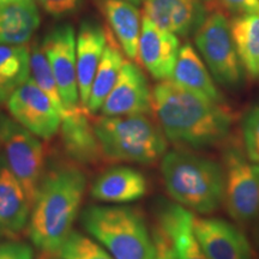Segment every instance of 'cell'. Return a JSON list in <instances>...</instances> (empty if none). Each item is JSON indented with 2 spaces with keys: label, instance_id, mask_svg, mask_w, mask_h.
Masks as SVG:
<instances>
[{
  "label": "cell",
  "instance_id": "1",
  "mask_svg": "<svg viewBox=\"0 0 259 259\" xmlns=\"http://www.w3.org/2000/svg\"><path fill=\"white\" fill-rule=\"evenodd\" d=\"M151 109L170 143L189 149L210 148L228 138L233 115L223 103L160 80L151 92Z\"/></svg>",
  "mask_w": 259,
  "mask_h": 259
},
{
  "label": "cell",
  "instance_id": "2",
  "mask_svg": "<svg viewBox=\"0 0 259 259\" xmlns=\"http://www.w3.org/2000/svg\"><path fill=\"white\" fill-rule=\"evenodd\" d=\"M87 189L85 173L77 166L60 164L45 171L30 208L28 234L32 245L58 254L73 231Z\"/></svg>",
  "mask_w": 259,
  "mask_h": 259
},
{
  "label": "cell",
  "instance_id": "3",
  "mask_svg": "<svg viewBox=\"0 0 259 259\" xmlns=\"http://www.w3.org/2000/svg\"><path fill=\"white\" fill-rule=\"evenodd\" d=\"M164 186L176 203L198 213H211L225 198V174L218 162L189 150L168 151L161 158Z\"/></svg>",
  "mask_w": 259,
  "mask_h": 259
},
{
  "label": "cell",
  "instance_id": "4",
  "mask_svg": "<svg viewBox=\"0 0 259 259\" xmlns=\"http://www.w3.org/2000/svg\"><path fill=\"white\" fill-rule=\"evenodd\" d=\"M103 160L153 164L167 153L168 139L148 114L93 118Z\"/></svg>",
  "mask_w": 259,
  "mask_h": 259
},
{
  "label": "cell",
  "instance_id": "5",
  "mask_svg": "<svg viewBox=\"0 0 259 259\" xmlns=\"http://www.w3.org/2000/svg\"><path fill=\"white\" fill-rule=\"evenodd\" d=\"M80 225L114 259H155L153 235L138 209L126 205H90Z\"/></svg>",
  "mask_w": 259,
  "mask_h": 259
},
{
  "label": "cell",
  "instance_id": "6",
  "mask_svg": "<svg viewBox=\"0 0 259 259\" xmlns=\"http://www.w3.org/2000/svg\"><path fill=\"white\" fill-rule=\"evenodd\" d=\"M227 211L238 222L259 218V164L238 143H228L223 151Z\"/></svg>",
  "mask_w": 259,
  "mask_h": 259
},
{
  "label": "cell",
  "instance_id": "7",
  "mask_svg": "<svg viewBox=\"0 0 259 259\" xmlns=\"http://www.w3.org/2000/svg\"><path fill=\"white\" fill-rule=\"evenodd\" d=\"M194 44L213 79L227 88L242 82V65L233 41L231 24L222 12H212L194 34Z\"/></svg>",
  "mask_w": 259,
  "mask_h": 259
},
{
  "label": "cell",
  "instance_id": "8",
  "mask_svg": "<svg viewBox=\"0 0 259 259\" xmlns=\"http://www.w3.org/2000/svg\"><path fill=\"white\" fill-rule=\"evenodd\" d=\"M0 148L10 170L24 189L31 208L45 174V151L40 138L6 116L3 124Z\"/></svg>",
  "mask_w": 259,
  "mask_h": 259
},
{
  "label": "cell",
  "instance_id": "9",
  "mask_svg": "<svg viewBox=\"0 0 259 259\" xmlns=\"http://www.w3.org/2000/svg\"><path fill=\"white\" fill-rule=\"evenodd\" d=\"M6 102L12 119L37 138L50 141L59 132L60 113L31 77Z\"/></svg>",
  "mask_w": 259,
  "mask_h": 259
},
{
  "label": "cell",
  "instance_id": "10",
  "mask_svg": "<svg viewBox=\"0 0 259 259\" xmlns=\"http://www.w3.org/2000/svg\"><path fill=\"white\" fill-rule=\"evenodd\" d=\"M66 111L82 107L77 80L76 34L70 24L58 25L42 42ZM84 108V107H83Z\"/></svg>",
  "mask_w": 259,
  "mask_h": 259
},
{
  "label": "cell",
  "instance_id": "11",
  "mask_svg": "<svg viewBox=\"0 0 259 259\" xmlns=\"http://www.w3.org/2000/svg\"><path fill=\"white\" fill-rule=\"evenodd\" d=\"M150 112L151 90L147 77L138 65L125 60L100 113L102 116H122Z\"/></svg>",
  "mask_w": 259,
  "mask_h": 259
},
{
  "label": "cell",
  "instance_id": "12",
  "mask_svg": "<svg viewBox=\"0 0 259 259\" xmlns=\"http://www.w3.org/2000/svg\"><path fill=\"white\" fill-rule=\"evenodd\" d=\"M193 229L209 259H253L250 241L233 223L216 218H194Z\"/></svg>",
  "mask_w": 259,
  "mask_h": 259
},
{
  "label": "cell",
  "instance_id": "13",
  "mask_svg": "<svg viewBox=\"0 0 259 259\" xmlns=\"http://www.w3.org/2000/svg\"><path fill=\"white\" fill-rule=\"evenodd\" d=\"M180 45L177 35L158 28L148 17L142 18L138 63L157 80L170 79Z\"/></svg>",
  "mask_w": 259,
  "mask_h": 259
},
{
  "label": "cell",
  "instance_id": "14",
  "mask_svg": "<svg viewBox=\"0 0 259 259\" xmlns=\"http://www.w3.org/2000/svg\"><path fill=\"white\" fill-rule=\"evenodd\" d=\"M143 10L158 28L181 37L196 34L209 16L200 0H144Z\"/></svg>",
  "mask_w": 259,
  "mask_h": 259
},
{
  "label": "cell",
  "instance_id": "15",
  "mask_svg": "<svg viewBox=\"0 0 259 259\" xmlns=\"http://www.w3.org/2000/svg\"><path fill=\"white\" fill-rule=\"evenodd\" d=\"M90 113L83 107L67 111L61 116L60 139L71 160L83 166H95L103 162Z\"/></svg>",
  "mask_w": 259,
  "mask_h": 259
},
{
  "label": "cell",
  "instance_id": "16",
  "mask_svg": "<svg viewBox=\"0 0 259 259\" xmlns=\"http://www.w3.org/2000/svg\"><path fill=\"white\" fill-rule=\"evenodd\" d=\"M194 218L191 210L180 204L167 200L158 203L156 225L169 239L178 259H209L194 234Z\"/></svg>",
  "mask_w": 259,
  "mask_h": 259
},
{
  "label": "cell",
  "instance_id": "17",
  "mask_svg": "<svg viewBox=\"0 0 259 259\" xmlns=\"http://www.w3.org/2000/svg\"><path fill=\"white\" fill-rule=\"evenodd\" d=\"M30 203L19 181L0 155V239H15L25 231Z\"/></svg>",
  "mask_w": 259,
  "mask_h": 259
},
{
  "label": "cell",
  "instance_id": "18",
  "mask_svg": "<svg viewBox=\"0 0 259 259\" xmlns=\"http://www.w3.org/2000/svg\"><path fill=\"white\" fill-rule=\"evenodd\" d=\"M148 192V180L132 167L116 166L103 170L90 187L94 199L107 204L134 203Z\"/></svg>",
  "mask_w": 259,
  "mask_h": 259
},
{
  "label": "cell",
  "instance_id": "19",
  "mask_svg": "<svg viewBox=\"0 0 259 259\" xmlns=\"http://www.w3.org/2000/svg\"><path fill=\"white\" fill-rule=\"evenodd\" d=\"M107 44L106 28L93 21L80 24L76 40L77 80L80 105L87 109L94 77Z\"/></svg>",
  "mask_w": 259,
  "mask_h": 259
},
{
  "label": "cell",
  "instance_id": "20",
  "mask_svg": "<svg viewBox=\"0 0 259 259\" xmlns=\"http://www.w3.org/2000/svg\"><path fill=\"white\" fill-rule=\"evenodd\" d=\"M109 29L130 60L138 61L141 15L136 5L126 0H97Z\"/></svg>",
  "mask_w": 259,
  "mask_h": 259
},
{
  "label": "cell",
  "instance_id": "21",
  "mask_svg": "<svg viewBox=\"0 0 259 259\" xmlns=\"http://www.w3.org/2000/svg\"><path fill=\"white\" fill-rule=\"evenodd\" d=\"M170 79L178 85L198 94L210 101L223 103L222 94L213 82L209 69L190 44L180 47Z\"/></svg>",
  "mask_w": 259,
  "mask_h": 259
},
{
  "label": "cell",
  "instance_id": "22",
  "mask_svg": "<svg viewBox=\"0 0 259 259\" xmlns=\"http://www.w3.org/2000/svg\"><path fill=\"white\" fill-rule=\"evenodd\" d=\"M40 25L34 0L0 4V45H25Z\"/></svg>",
  "mask_w": 259,
  "mask_h": 259
},
{
  "label": "cell",
  "instance_id": "23",
  "mask_svg": "<svg viewBox=\"0 0 259 259\" xmlns=\"http://www.w3.org/2000/svg\"><path fill=\"white\" fill-rule=\"evenodd\" d=\"M106 34L107 44L95 77H94L89 100L87 103V111L92 115L100 112L103 102H105L108 94L114 87L116 79H118L119 72H120L122 64L125 61L124 52H122L120 45L118 44L111 29L106 28Z\"/></svg>",
  "mask_w": 259,
  "mask_h": 259
},
{
  "label": "cell",
  "instance_id": "24",
  "mask_svg": "<svg viewBox=\"0 0 259 259\" xmlns=\"http://www.w3.org/2000/svg\"><path fill=\"white\" fill-rule=\"evenodd\" d=\"M231 31L242 69L259 82V12L235 16Z\"/></svg>",
  "mask_w": 259,
  "mask_h": 259
},
{
  "label": "cell",
  "instance_id": "25",
  "mask_svg": "<svg viewBox=\"0 0 259 259\" xmlns=\"http://www.w3.org/2000/svg\"><path fill=\"white\" fill-rule=\"evenodd\" d=\"M30 78V50L25 45H0V103Z\"/></svg>",
  "mask_w": 259,
  "mask_h": 259
},
{
  "label": "cell",
  "instance_id": "26",
  "mask_svg": "<svg viewBox=\"0 0 259 259\" xmlns=\"http://www.w3.org/2000/svg\"><path fill=\"white\" fill-rule=\"evenodd\" d=\"M30 77L40 87L42 92L50 97L52 103L56 107L57 111L60 113V115L64 116L67 111L65 108L63 100H61L56 78L52 72L44 48L38 44H35L30 50Z\"/></svg>",
  "mask_w": 259,
  "mask_h": 259
},
{
  "label": "cell",
  "instance_id": "27",
  "mask_svg": "<svg viewBox=\"0 0 259 259\" xmlns=\"http://www.w3.org/2000/svg\"><path fill=\"white\" fill-rule=\"evenodd\" d=\"M60 259H114L92 236L72 231L58 251Z\"/></svg>",
  "mask_w": 259,
  "mask_h": 259
},
{
  "label": "cell",
  "instance_id": "28",
  "mask_svg": "<svg viewBox=\"0 0 259 259\" xmlns=\"http://www.w3.org/2000/svg\"><path fill=\"white\" fill-rule=\"evenodd\" d=\"M242 139L245 153L259 164V105L254 106L242 121Z\"/></svg>",
  "mask_w": 259,
  "mask_h": 259
},
{
  "label": "cell",
  "instance_id": "29",
  "mask_svg": "<svg viewBox=\"0 0 259 259\" xmlns=\"http://www.w3.org/2000/svg\"><path fill=\"white\" fill-rule=\"evenodd\" d=\"M0 259H34V251L28 244L6 239L0 241Z\"/></svg>",
  "mask_w": 259,
  "mask_h": 259
},
{
  "label": "cell",
  "instance_id": "30",
  "mask_svg": "<svg viewBox=\"0 0 259 259\" xmlns=\"http://www.w3.org/2000/svg\"><path fill=\"white\" fill-rule=\"evenodd\" d=\"M42 9L54 17H63L78 11L83 0H37Z\"/></svg>",
  "mask_w": 259,
  "mask_h": 259
},
{
  "label": "cell",
  "instance_id": "31",
  "mask_svg": "<svg viewBox=\"0 0 259 259\" xmlns=\"http://www.w3.org/2000/svg\"><path fill=\"white\" fill-rule=\"evenodd\" d=\"M151 235L155 246V259H178L169 239L157 225L151 231Z\"/></svg>",
  "mask_w": 259,
  "mask_h": 259
},
{
  "label": "cell",
  "instance_id": "32",
  "mask_svg": "<svg viewBox=\"0 0 259 259\" xmlns=\"http://www.w3.org/2000/svg\"><path fill=\"white\" fill-rule=\"evenodd\" d=\"M220 2L227 11L235 16L259 12V0H220Z\"/></svg>",
  "mask_w": 259,
  "mask_h": 259
},
{
  "label": "cell",
  "instance_id": "33",
  "mask_svg": "<svg viewBox=\"0 0 259 259\" xmlns=\"http://www.w3.org/2000/svg\"><path fill=\"white\" fill-rule=\"evenodd\" d=\"M6 116L4 114H2L0 113V137H2V130H3V124H4V120H5Z\"/></svg>",
  "mask_w": 259,
  "mask_h": 259
},
{
  "label": "cell",
  "instance_id": "34",
  "mask_svg": "<svg viewBox=\"0 0 259 259\" xmlns=\"http://www.w3.org/2000/svg\"><path fill=\"white\" fill-rule=\"evenodd\" d=\"M126 2H128V3H131V4L138 6V5H141L144 0H126Z\"/></svg>",
  "mask_w": 259,
  "mask_h": 259
},
{
  "label": "cell",
  "instance_id": "35",
  "mask_svg": "<svg viewBox=\"0 0 259 259\" xmlns=\"http://www.w3.org/2000/svg\"><path fill=\"white\" fill-rule=\"evenodd\" d=\"M11 2H16V0H0V4H5V3H11Z\"/></svg>",
  "mask_w": 259,
  "mask_h": 259
},
{
  "label": "cell",
  "instance_id": "36",
  "mask_svg": "<svg viewBox=\"0 0 259 259\" xmlns=\"http://www.w3.org/2000/svg\"><path fill=\"white\" fill-rule=\"evenodd\" d=\"M205 2H208V0H205Z\"/></svg>",
  "mask_w": 259,
  "mask_h": 259
}]
</instances>
